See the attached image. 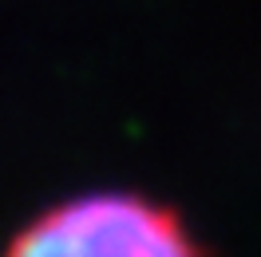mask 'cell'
<instances>
[{
  "mask_svg": "<svg viewBox=\"0 0 261 257\" xmlns=\"http://www.w3.org/2000/svg\"><path fill=\"white\" fill-rule=\"evenodd\" d=\"M8 253H139V257H186L198 253V241L186 234L170 206L130 190H95L48 206L16 229Z\"/></svg>",
  "mask_w": 261,
  "mask_h": 257,
  "instance_id": "cell-1",
  "label": "cell"
}]
</instances>
